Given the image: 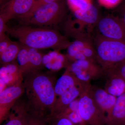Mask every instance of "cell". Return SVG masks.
<instances>
[{
	"mask_svg": "<svg viewBox=\"0 0 125 125\" xmlns=\"http://www.w3.org/2000/svg\"><path fill=\"white\" fill-rule=\"evenodd\" d=\"M6 32L18 39L21 44L38 50L52 48L60 51L67 49L71 43L58 31L46 28L23 25L8 27Z\"/></svg>",
	"mask_w": 125,
	"mask_h": 125,
	"instance_id": "6da1fadb",
	"label": "cell"
},
{
	"mask_svg": "<svg viewBox=\"0 0 125 125\" xmlns=\"http://www.w3.org/2000/svg\"><path fill=\"white\" fill-rule=\"evenodd\" d=\"M26 92L32 113L45 115L48 110L51 114L56 100L54 86L49 75L34 73L26 81Z\"/></svg>",
	"mask_w": 125,
	"mask_h": 125,
	"instance_id": "7a4b0ae2",
	"label": "cell"
},
{
	"mask_svg": "<svg viewBox=\"0 0 125 125\" xmlns=\"http://www.w3.org/2000/svg\"><path fill=\"white\" fill-rule=\"evenodd\" d=\"M93 42L97 61L104 72L125 61V42L105 38L97 33Z\"/></svg>",
	"mask_w": 125,
	"mask_h": 125,
	"instance_id": "3957f363",
	"label": "cell"
},
{
	"mask_svg": "<svg viewBox=\"0 0 125 125\" xmlns=\"http://www.w3.org/2000/svg\"><path fill=\"white\" fill-rule=\"evenodd\" d=\"M65 13L64 1L61 0L43 6L23 21L26 24L39 26L54 25L61 22Z\"/></svg>",
	"mask_w": 125,
	"mask_h": 125,
	"instance_id": "277c9868",
	"label": "cell"
},
{
	"mask_svg": "<svg viewBox=\"0 0 125 125\" xmlns=\"http://www.w3.org/2000/svg\"><path fill=\"white\" fill-rule=\"evenodd\" d=\"M79 112L86 125H107V115L87 90L79 97Z\"/></svg>",
	"mask_w": 125,
	"mask_h": 125,
	"instance_id": "5b68a950",
	"label": "cell"
},
{
	"mask_svg": "<svg viewBox=\"0 0 125 125\" xmlns=\"http://www.w3.org/2000/svg\"><path fill=\"white\" fill-rule=\"evenodd\" d=\"M80 82L85 87L90 82L104 76L105 72L98 62L84 60L72 62L68 67Z\"/></svg>",
	"mask_w": 125,
	"mask_h": 125,
	"instance_id": "8992f818",
	"label": "cell"
},
{
	"mask_svg": "<svg viewBox=\"0 0 125 125\" xmlns=\"http://www.w3.org/2000/svg\"><path fill=\"white\" fill-rule=\"evenodd\" d=\"M96 26L97 33L102 37L125 42V24L119 16L100 18Z\"/></svg>",
	"mask_w": 125,
	"mask_h": 125,
	"instance_id": "52a82bcc",
	"label": "cell"
},
{
	"mask_svg": "<svg viewBox=\"0 0 125 125\" xmlns=\"http://www.w3.org/2000/svg\"><path fill=\"white\" fill-rule=\"evenodd\" d=\"M67 56L72 62L87 60L97 62V55L91 38L77 39L67 47Z\"/></svg>",
	"mask_w": 125,
	"mask_h": 125,
	"instance_id": "ba28073f",
	"label": "cell"
},
{
	"mask_svg": "<svg viewBox=\"0 0 125 125\" xmlns=\"http://www.w3.org/2000/svg\"><path fill=\"white\" fill-rule=\"evenodd\" d=\"M35 0H10L2 5L0 17L7 22L15 17L24 18L31 11Z\"/></svg>",
	"mask_w": 125,
	"mask_h": 125,
	"instance_id": "9c48e42d",
	"label": "cell"
},
{
	"mask_svg": "<svg viewBox=\"0 0 125 125\" xmlns=\"http://www.w3.org/2000/svg\"><path fill=\"white\" fill-rule=\"evenodd\" d=\"M23 92L19 85L9 86L0 93V120L2 121L8 114V110Z\"/></svg>",
	"mask_w": 125,
	"mask_h": 125,
	"instance_id": "30bf717a",
	"label": "cell"
},
{
	"mask_svg": "<svg viewBox=\"0 0 125 125\" xmlns=\"http://www.w3.org/2000/svg\"><path fill=\"white\" fill-rule=\"evenodd\" d=\"M83 86H75L70 89L56 99L51 115L62 114L70 103L79 97L85 90Z\"/></svg>",
	"mask_w": 125,
	"mask_h": 125,
	"instance_id": "8fae6325",
	"label": "cell"
},
{
	"mask_svg": "<svg viewBox=\"0 0 125 125\" xmlns=\"http://www.w3.org/2000/svg\"><path fill=\"white\" fill-rule=\"evenodd\" d=\"M86 90L107 115L109 114L114 106L117 97L110 94L105 89L96 86L91 85Z\"/></svg>",
	"mask_w": 125,
	"mask_h": 125,
	"instance_id": "7c38bea8",
	"label": "cell"
},
{
	"mask_svg": "<svg viewBox=\"0 0 125 125\" xmlns=\"http://www.w3.org/2000/svg\"><path fill=\"white\" fill-rule=\"evenodd\" d=\"M106 80L104 89L110 94L119 97L125 92V79L110 70L105 71Z\"/></svg>",
	"mask_w": 125,
	"mask_h": 125,
	"instance_id": "4fadbf2b",
	"label": "cell"
},
{
	"mask_svg": "<svg viewBox=\"0 0 125 125\" xmlns=\"http://www.w3.org/2000/svg\"><path fill=\"white\" fill-rule=\"evenodd\" d=\"M107 117V125H124L125 120V92L117 98L114 106Z\"/></svg>",
	"mask_w": 125,
	"mask_h": 125,
	"instance_id": "5bb4252c",
	"label": "cell"
},
{
	"mask_svg": "<svg viewBox=\"0 0 125 125\" xmlns=\"http://www.w3.org/2000/svg\"><path fill=\"white\" fill-rule=\"evenodd\" d=\"M75 86H83L72 73L69 67L58 79L55 85L56 98Z\"/></svg>",
	"mask_w": 125,
	"mask_h": 125,
	"instance_id": "9a60e30c",
	"label": "cell"
},
{
	"mask_svg": "<svg viewBox=\"0 0 125 125\" xmlns=\"http://www.w3.org/2000/svg\"><path fill=\"white\" fill-rule=\"evenodd\" d=\"M22 72L18 65L14 64H5L0 69V93L7 86L14 82L15 78H19Z\"/></svg>",
	"mask_w": 125,
	"mask_h": 125,
	"instance_id": "2e32d148",
	"label": "cell"
},
{
	"mask_svg": "<svg viewBox=\"0 0 125 125\" xmlns=\"http://www.w3.org/2000/svg\"><path fill=\"white\" fill-rule=\"evenodd\" d=\"M59 51L55 50L43 56V65L48 69L58 71L65 66L69 65L67 56L61 54Z\"/></svg>",
	"mask_w": 125,
	"mask_h": 125,
	"instance_id": "e0dca14e",
	"label": "cell"
},
{
	"mask_svg": "<svg viewBox=\"0 0 125 125\" xmlns=\"http://www.w3.org/2000/svg\"><path fill=\"white\" fill-rule=\"evenodd\" d=\"M22 44L15 42H11L7 49L0 54V60L5 64H9L17 58Z\"/></svg>",
	"mask_w": 125,
	"mask_h": 125,
	"instance_id": "ac0fdd59",
	"label": "cell"
},
{
	"mask_svg": "<svg viewBox=\"0 0 125 125\" xmlns=\"http://www.w3.org/2000/svg\"><path fill=\"white\" fill-rule=\"evenodd\" d=\"M16 59L18 66L22 72L34 71L30 60L28 47L22 44Z\"/></svg>",
	"mask_w": 125,
	"mask_h": 125,
	"instance_id": "d6986e66",
	"label": "cell"
},
{
	"mask_svg": "<svg viewBox=\"0 0 125 125\" xmlns=\"http://www.w3.org/2000/svg\"><path fill=\"white\" fill-rule=\"evenodd\" d=\"M51 115L27 113L23 125H48Z\"/></svg>",
	"mask_w": 125,
	"mask_h": 125,
	"instance_id": "ffe728a7",
	"label": "cell"
},
{
	"mask_svg": "<svg viewBox=\"0 0 125 125\" xmlns=\"http://www.w3.org/2000/svg\"><path fill=\"white\" fill-rule=\"evenodd\" d=\"M28 52L30 62L34 71L40 68L42 64L43 55L38 49L28 47Z\"/></svg>",
	"mask_w": 125,
	"mask_h": 125,
	"instance_id": "44dd1931",
	"label": "cell"
},
{
	"mask_svg": "<svg viewBox=\"0 0 125 125\" xmlns=\"http://www.w3.org/2000/svg\"><path fill=\"white\" fill-rule=\"evenodd\" d=\"M67 2L72 12L85 10L93 4L92 0H67Z\"/></svg>",
	"mask_w": 125,
	"mask_h": 125,
	"instance_id": "7402d4cb",
	"label": "cell"
},
{
	"mask_svg": "<svg viewBox=\"0 0 125 125\" xmlns=\"http://www.w3.org/2000/svg\"><path fill=\"white\" fill-rule=\"evenodd\" d=\"M27 114V112L23 110L16 112L11 114L9 120L4 125H23Z\"/></svg>",
	"mask_w": 125,
	"mask_h": 125,
	"instance_id": "603a6c76",
	"label": "cell"
},
{
	"mask_svg": "<svg viewBox=\"0 0 125 125\" xmlns=\"http://www.w3.org/2000/svg\"><path fill=\"white\" fill-rule=\"evenodd\" d=\"M48 125H74L66 116L59 115L50 116Z\"/></svg>",
	"mask_w": 125,
	"mask_h": 125,
	"instance_id": "cb8c5ba5",
	"label": "cell"
},
{
	"mask_svg": "<svg viewBox=\"0 0 125 125\" xmlns=\"http://www.w3.org/2000/svg\"><path fill=\"white\" fill-rule=\"evenodd\" d=\"M59 0H35V2L31 11L27 15H26L24 18L21 19L23 21L27 19L34 12L37 10L38 9L44 5Z\"/></svg>",
	"mask_w": 125,
	"mask_h": 125,
	"instance_id": "d4e9b609",
	"label": "cell"
},
{
	"mask_svg": "<svg viewBox=\"0 0 125 125\" xmlns=\"http://www.w3.org/2000/svg\"><path fill=\"white\" fill-rule=\"evenodd\" d=\"M107 70L111 71L116 73L125 79V61L117 64Z\"/></svg>",
	"mask_w": 125,
	"mask_h": 125,
	"instance_id": "484cf974",
	"label": "cell"
},
{
	"mask_svg": "<svg viewBox=\"0 0 125 125\" xmlns=\"http://www.w3.org/2000/svg\"><path fill=\"white\" fill-rule=\"evenodd\" d=\"M122 0H98L99 4L107 9H111L119 4Z\"/></svg>",
	"mask_w": 125,
	"mask_h": 125,
	"instance_id": "4316f807",
	"label": "cell"
},
{
	"mask_svg": "<svg viewBox=\"0 0 125 125\" xmlns=\"http://www.w3.org/2000/svg\"><path fill=\"white\" fill-rule=\"evenodd\" d=\"M7 22L2 17H0V41L4 39L7 36L5 34L8 28L6 25Z\"/></svg>",
	"mask_w": 125,
	"mask_h": 125,
	"instance_id": "83f0119b",
	"label": "cell"
},
{
	"mask_svg": "<svg viewBox=\"0 0 125 125\" xmlns=\"http://www.w3.org/2000/svg\"><path fill=\"white\" fill-rule=\"evenodd\" d=\"M12 41L7 37L0 41V55L2 54L7 49Z\"/></svg>",
	"mask_w": 125,
	"mask_h": 125,
	"instance_id": "f1b7e54d",
	"label": "cell"
},
{
	"mask_svg": "<svg viewBox=\"0 0 125 125\" xmlns=\"http://www.w3.org/2000/svg\"><path fill=\"white\" fill-rule=\"evenodd\" d=\"M120 16H119L125 24V1L120 8Z\"/></svg>",
	"mask_w": 125,
	"mask_h": 125,
	"instance_id": "f546056e",
	"label": "cell"
},
{
	"mask_svg": "<svg viewBox=\"0 0 125 125\" xmlns=\"http://www.w3.org/2000/svg\"><path fill=\"white\" fill-rule=\"evenodd\" d=\"M3 0H0V2L1 4V3H2V2H3Z\"/></svg>",
	"mask_w": 125,
	"mask_h": 125,
	"instance_id": "4dcf8cb0",
	"label": "cell"
},
{
	"mask_svg": "<svg viewBox=\"0 0 125 125\" xmlns=\"http://www.w3.org/2000/svg\"><path fill=\"white\" fill-rule=\"evenodd\" d=\"M124 125H125V124H124Z\"/></svg>",
	"mask_w": 125,
	"mask_h": 125,
	"instance_id": "1f68e13d",
	"label": "cell"
},
{
	"mask_svg": "<svg viewBox=\"0 0 125 125\" xmlns=\"http://www.w3.org/2000/svg\"></svg>",
	"mask_w": 125,
	"mask_h": 125,
	"instance_id": "d6a6232c",
	"label": "cell"
}]
</instances>
